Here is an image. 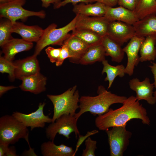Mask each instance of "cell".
Segmentation results:
<instances>
[{
    "label": "cell",
    "mask_w": 156,
    "mask_h": 156,
    "mask_svg": "<svg viewBox=\"0 0 156 156\" xmlns=\"http://www.w3.org/2000/svg\"><path fill=\"white\" fill-rule=\"evenodd\" d=\"M120 107L109 109L105 114L98 116L95 119L96 127L100 130L105 131L110 127L124 125L133 119H140L142 123L149 125L150 120L146 109L131 96L125 100Z\"/></svg>",
    "instance_id": "obj_1"
},
{
    "label": "cell",
    "mask_w": 156,
    "mask_h": 156,
    "mask_svg": "<svg viewBox=\"0 0 156 156\" xmlns=\"http://www.w3.org/2000/svg\"><path fill=\"white\" fill-rule=\"evenodd\" d=\"M97 92L98 94L95 96H84L80 98V110L74 115L77 120L87 112H89L94 116L102 115L108 111L111 105L116 103L122 104L127 98L108 91L102 85L98 87Z\"/></svg>",
    "instance_id": "obj_2"
},
{
    "label": "cell",
    "mask_w": 156,
    "mask_h": 156,
    "mask_svg": "<svg viewBox=\"0 0 156 156\" xmlns=\"http://www.w3.org/2000/svg\"><path fill=\"white\" fill-rule=\"evenodd\" d=\"M77 88V86L75 85L61 94L47 95L53 106L52 122L64 114L75 115L76 110L79 108L80 98Z\"/></svg>",
    "instance_id": "obj_3"
},
{
    "label": "cell",
    "mask_w": 156,
    "mask_h": 156,
    "mask_svg": "<svg viewBox=\"0 0 156 156\" xmlns=\"http://www.w3.org/2000/svg\"><path fill=\"white\" fill-rule=\"evenodd\" d=\"M78 16L75 17L65 26L57 28L55 23L50 25L44 29L42 36L36 42L34 54L37 56L46 47L50 45L62 46L70 34L69 32L75 28Z\"/></svg>",
    "instance_id": "obj_4"
},
{
    "label": "cell",
    "mask_w": 156,
    "mask_h": 156,
    "mask_svg": "<svg viewBox=\"0 0 156 156\" xmlns=\"http://www.w3.org/2000/svg\"><path fill=\"white\" fill-rule=\"evenodd\" d=\"M27 127L13 115H6L0 118V144H15L21 138L29 140Z\"/></svg>",
    "instance_id": "obj_5"
},
{
    "label": "cell",
    "mask_w": 156,
    "mask_h": 156,
    "mask_svg": "<svg viewBox=\"0 0 156 156\" xmlns=\"http://www.w3.org/2000/svg\"><path fill=\"white\" fill-rule=\"evenodd\" d=\"M25 1L26 0H16L9 3H0V18L9 19L13 24L17 20L24 21L31 16H36L41 18L45 17L46 14L43 10L36 12L24 8L22 6Z\"/></svg>",
    "instance_id": "obj_6"
},
{
    "label": "cell",
    "mask_w": 156,
    "mask_h": 156,
    "mask_svg": "<svg viewBox=\"0 0 156 156\" xmlns=\"http://www.w3.org/2000/svg\"><path fill=\"white\" fill-rule=\"evenodd\" d=\"M77 120L74 116L66 114L62 115L46 128L47 138L54 142L56 134L58 133L69 139L70 134L74 132L77 138L80 135L77 125Z\"/></svg>",
    "instance_id": "obj_7"
},
{
    "label": "cell",
    "mask_w": 156,
    "mask_h": 156,
    "mask_svg": "<svg viewBox=\"0 0 156 156\" xmlns=\"http://www.w3.org/2000/svg\"><path fill=\"white\" fill-rule=\"evenodd\" d=\"M127 125L114 127L110 130L105 131L111 156H122L127 149L132 135L131 133L126 129Z\"/></svg>",
    "instance_id": "obj_8"
},
{
    "label": "cell",
    "mask_w": 156,
    "mask_h": 156,
    "mask_svg": "<svg viewBox=\"0 0 156 156\" xmlns=\"http://www.w3.org/2000/svg\"><path fill=\"white\" fill-rule=\"evenodd\" d=\"M46 103H40L38 109L28 114L18 112H14L12 114L15 118L22 123L26 127H30L31 131L36 128H44L46 123L52 122V118L44 115L43 109Z\"/></svg>",
    "instance_id": "obj_9"
},
{
    "label": "cell",
    "mask_w": 156,
    "mask_h": 156,
    "mask_svg": "<svg viewBox=\"0 0 156 156\" xmlns=\"http://www.w3.org/2000/svg\"><path fill=\"white\" fill-rule=\"evenodd\" d=\"M77 14L78 16L75 28L89 29L103 37L107 35L110 21L104 16H90Z\"/></svg>",
    "instance_id": "obj_10"
},
{
    "label": "cell",
    "mask_w": 156,
    "mask_h": 156,
    "mask_svg": "<svg viewBox=\"0 0 156 156\" xmlns=\"http://www.w3.org/2000/svg\"><path fill=\"white\" fill-rule=\"evenodd\" d=\"M107 35L121 46L135 36L133 25L118 21L110 22Z\"/></svg>",
    "instance_id": "obj_11"
},
{
    "label": "cell",
    "mask_w": 156,
    "mask_h": 156,
    "mask_svg": "<svg viewBox=\"0 0 156 156\" xmlns=\"http://www.w3.org/2000/svg\"><path fill=\"white\" fill-rule=\"evenodd\" d=\"M145 38L135 35L130 40L127 45L122 49L127 57L125 73L130 76L133 74L135 66H137L140 62L138 53Z\"/></svg>",
    "instance_id": "obj_12"
},
{
    "label": "cell",
    "mask_w": 156,
    "mask_h": 156,
    "mask_svg": "<svg viewBox=\"0 0 156 156\" xmlns=\"http://www.w3.org/2000/svg\"><path fill=\"white\" fill-rule=\"evenodd\" d=\"M129 85L130 88L135 92L137 101L145 100L149 104H155L156 99L153 91L154 84L150 83L148 78L146 77L141 81L137 78H133L130 80Z\"/></svg>",
    "instance_id": "obj_13"
},
{
    "label": "cell",
    "mask_w": 156,
    "mask_h": 156,
    "mask_svg": "<svg viewBox=\"0 0 156 156\" xmlns=\"http://www.w3.org/2000/svg\"><path fill=\"white\" fill-rule=\"evenodd\" d=\"M37 56L33 55L25 58L16 60L14 62L16 68L14 71L15 79H21L40 72V68Z\"/></svg>",
    "instance_id": "obj_14"
},
{
    "label": "cell",
    "mask_w": 156,
    "mask_h": 156,
    "mask_svg": "<svg viewBox=\"0 0 156 156\" xmlns=\"http://www.w3.org/2000/svg\"><path fill=\"white\" fill-rule=\"evenodd\" d=\"M33 46V42H28L22 38H13L1 47L5 58L9 61L12 62L16 54L29 50Z\"/></svg>",
    "instance_id": "obj_15"
},
{
    "label": "cell",
    "mask_w": 156,
    "mask_h": 156,
    "mask_svg": "<svg viewBox=\"0 0 156 156\" xmlns=\"http://www.w3.org/2000/svg\"><path fill=\"white\" fill-rule=\"evenodd\" d=\"M104 16L110 22L118 21L132 25L139 20L133 11L120 6L116 7L107 6Z\"/></svg>",
    "instance_id": "obj_16"
},
{
    "label": "cell",
    "mask_w": 156,
    "mask_h": 156,
    "mask_svg": "<svg viewBox=\"0 0 156 156\" xmlns=\"http://www.w3.org/2000/svg\"><path fill=\"white\" fill-rule=\"evenodd\" d=\"M20 80L22 82L19 87L23 91L37 94L46 90L47 78L40 72L23 77Z\"/></svg>",
    "instance_id": "obj_17"
},
{
    "label": "cell",
    "mask_w": 156,
    "mask_h": 156,
    "mask_svg": "<svg viewBox=\"0 0 156 156\" xmlns=\"http://www.w3.org/2000/svg\"><path fill=\"white\" fill-rule=\"evenodd\" d=\"M43 30L37 25L29 26L16 21L13 24L11 32L19 34L26 41L36 43L42 36Z\"/></svg>",
    "instance_id": "obj_18"
},
{
    "label": "cell",
    "mask_w": 156,
    "mask_h": 156,
    "mask_svg": "<svg viewBox=\"0 0 156 156\" xmlns=\"http://www.w3.org/2000/svg\"><path fill=\"white\" fill-rule=\"evenodd\" d=\"M64 43L68 47L70 62L79 64L80 59L89 47L80 39L72 34H70Z\"/></svg>",
    "instance_id": "obj_19"
},
{
    "label": "cell",
    "mask_w": 156,
    "mask_h": 156,
    "mask_svg": "<svg viewBox=\"0 0 156 156\" xmlns=\"http://www.w3.org/2000/svg\"><path fill=\"white\" fill-rule=\"evenodd\" d=\"M73 5V11L76 15L79 14L86 16H104L107 7L105 4L97 2L93 4L80 3Z\"/></svg>",
    "instance_id": "obj_20"
},
{
    "label": "cell",
    "mask_w": 156,
    "mask_h": 156,
    "mask_svg": "<svg viewBox=\"0 0 156 156\" xmlns=\"http://www.w3.org/2000/svg\"><path fill=\"white\" fill-rule=\"evenodd\" d=\"M133 25L135 36L144 38L156 36V15L147 16L139 20Z\"/></svg>",
    "instance_id": "obj_21"
},
{
    "label": "cell",
    "mask_w": 156,
    "mask_h": 156,
    "mask_svg": "<svg viewBox=\"0 0 156 156\" xmlns=\"http://www.w3.org/2000/svg\"><path fill=\"white\" fill-rule=\"evenodd\" d=\"M40 150L43 156H74L75 152L71 147L63 144L57 145L51 140L43 143Z\"/></svg>",
    "instance_id": "obj_22"
},
{
    "label": "cell",
    "mask_w": 156,
    "mask_h": 156,
    "mask_svg": "<svg viewBox=\"0 0 156 156\" xmlns=\"http://www.w3.org/2000/svg\"><path fill=\"white\" fill-rule=\"evenodd\" d=\"M102 44L105 56H110L113 62L120 63L122 61L125 53L120 44L106 35L103 37Z\"/></svg>",
    "instance_id": "obj_23"
},
{
    "label": "cell",
    "mask_w": 156,
    "mask_h": 156,
    "mask_svg": "<svg viewBox=\"0 0 156 156\" xmlns=\"http://www.w3.org/2000/svg\"><path fill=\"white\" fill-rule=\"evenodd\" d=\"M105 55L102 44L89 47L80 59L79 63L88 65L97 62H102L105 59Z\"/></svg>",
    "instance_id": "obj_24"
},
{
    "label": "cell",
    "mask_w": 156,
    "mask_h": 156,
    "mask_svg": "<svg viewBox=\"0 0 156 156\" xmlns=\"http://www.w3.org/2000/svg\"><path fill=\"white\" fill-rule=\"evenodd\" d=\"M156 36H147L142 44L140 50V62L154 60L156 58Z\"/></svg>",
    "instance_id": "obj_25"
},
{
    "label": "cell",
    "mask_w": 156,
    "mask_h": 156,
    "mask_svg": "<svg viewBox=\"0 0 156 156\" xmlns=\"http://www.w3.org/2000/svg\"><path fill=\"white\" fill-rule=\"evenodd\" d=\"M80 39L89 47L102 44L103 37L92 30L75 28L71 34Z\"/></svg>",
    "instance_id": "obj_26"
},
{
    "label": "cell",
    "mask_w": 156,
    "mask_h": 156,
    "mask_svg": "<svg viewBox=\"0 0 156 156\" xmlns=\"http://www.w3.org/2000/svg\"><path fill=\"white\" fill-rule=\"evenodd\" d=\"M103 66V69L101 72L103 74L106 73L107 76L104 80L108 81L109 85L108 89L110 88L116 77L118 76L120 77H123L125 75V67L122 64L114 66L110 65L107 60L105 59L102 62Z\"/></svg>",
    "instance_id": "obj_27"
},
{
    "label": "cell",
    "mask_w": 156,
    "mask_h": 156,
    "mask_svg": "<svg viewBox=\"0 0 156 156\" xmlns=\"http://www.w3.org/2000/svg\"><path fill=\"white\" fill-rule=\"evenodd\" d=\"M133 11L139 20L150 15H156V0H139Z\"/></svg>",
    "instance_id": "obj_28"
},
{
    "label": "cell",
    "mask_w": 156,
    "mask_h": 156,
    "mask_svg": "<svg viewBox=\"0 0 156 156\" xmlns=\"http://www.w3.org/2000/svg\"><path fill=\"white\" fill-rule=\"evenodd\" d=\"M1 19L0 22V46L1 47L13 38L11 36L13 24L9 19Z\"/></svg>",
    "instance_id": "obj_29"
},
{
    "label": "cell",
    "mask_w": 156,
    "mask_h": 156,
    "mask_svg": "<svg viewBox=\"0 0 156 156\" xmlns=\"http://www.w3.org/2000/svg\"><path fill=\"white\" fill-rule=\"evenodd\" d=\"M15 68L16 66L14 62L9 61L4 56L0 55V72L1 73L8 74L10 80L13 81L15 79L14 75Z\"/></svg>",
    "instance_id": "obj_30"
},
{
    "label": "cell",
    "mask_w": 156,
    "mask_h": 156,
    "mask_svg": "<svg viewBox=\"0 0 156 156\" xmlns=\"http://www.w3.org/2000/svg\"><path fill=\"white\" fill-rule=\"evenodd\" d=\"M97 142L88 137L85 140L86 148L83 150L82 156H95V151L97 148Z\"/></svg>",
    "instance_id": "obj_31"
},
{
    "label": "cell",
    "mask_w": 156,
    "mask_h": 156,
    "mask_svg": "<svg viewBox=\"0 0 156 156\" xmlns=\"http://www.w3.org/2000/svg\"><path fill=\"white\" fill-rule=\"evenodd\" d=\"M61 48H55L49 46L46 48L45 51L50 62L52 63L56 62L60 56Z\"/></svg>",
    "instance_id": "obj_32"
},
{
    "label": "cell",
    "mask_w": 156,
    "mask_h": 156,
    "mask_svg": "<svg viewBox=\"0 0 156 156\" xmlns=\"http://www.w3.org/2000/svg\"><path fill=\"white\" fill-rule=\"evenodd\" d=\"M61 48L60 56L58 60L55 62V64L57 66L61 65L66 59L69 58L70 57L69 52L67 44L64 43Z\"/></svg>",
    "instance_id": "obj_33"
},
{
    "label": "cell",
    "mask_w": 156,
    "mask_h": 156,
    "mask_svg": "<svg viewBox=\"0 0 156 156\" xmlns=\"http://www.w3.org/2000/svg\"><path fill=\"white\" fill-rule=\"evenodd\" d=\"M94 0H64L62 1L54 4V8L58 9L64 6L69 3H72L73 5L77 4L78 3H83L86 4L92 3L95 2Z\"/></svg>",
    "instance_id": "obj_34"
},
{
    "label": "cell",
    "mask_w": 156,
    "mask_h": 156,
    "mask_svg": "<svg viewBox=\"0 0 156 156\" xmlns=\"http://www.w3.org/2000/svg\"><path fill=\"white\" fill-rule=\"evenodd\" d=\"M139 0H118V4L127 9L133 11Z\"/></svg>",
    "instance_id": "obj_35"
},
{
    "label": "cell",
    "mask_w": 156,
    "mask_h": 156,
    "mask_svg": "<svg viewBox=\"0 0 156 156\" xmlns=\"http://www.w3.org/2000/svg\"><path fill=\"white\" fill-rule=\"evenodd\" d=\"M98 132L99 131L98 130H94L90 131H88L87 134L84 136H82L80 135H79L78 136L79 138L76 145V148L75 150V151L74 156L75 155L80 146L86 139L88 138L90 136L95 134Z\"/></svg>",
    "instance_id": "obj_36"
},
{
    "label": "cell",
    "mask_w": 156,
    "mask_h": 156,
    "mask_svg": "<svg viewBox=\"0 0 156 156\" xmlns=\"http://www.w3.org/2000/svg\"><path fill=\"white\" fill-rule=\"evenodd\" d=\"M152 65H150L149 67L151 68V70L153 74L154 77V87L155 88V90L154 92V96L156 99V63L152 62Z\"/></svg>",
    "instance_id": "obj_37"
},
{
    "label": "cell",
    "mask_w": 156,
    "mask_h": 156,
    "mask_svg": "<svg viewBox=\"0 0 156 156\" xmlns=\"http://www.w3.org/2000/svg\"><path fill=\"white\" fill-rule=\"evenodd\" d=\"M95 1L103 3L107 6L114 7L118 3V0H94Z\"/></svg>",
    "instance_id": "obj_38"
},
{
    "label": "cell",
    "mask_w": 156,
    "mask_h": 156,
    "mask_svg": "<svg viewBox=\"0 0 156 156\" xmlns=\"http://www.w3.org/2000/svg\"><path fill=\"white\" fill-rule=\"evenodd\" d=\"M42 2V6L47 8L49 7L51 4H55L60 2V0H40Z\"/></svg>",
    "instance_id": "obj_39"
},
{
    "label": "cell",
    "mask_w": 156,
    "mask_h": 156,
    "mask_svg": "<svg viewBox=\"0 0 156 156\" xmlns=\"http://www.w3.org/2000/svg\"><path fill=\"white\" fill-rule=\"evenodd\" d=\"M16 148L14 146L8 147L5 156H17Z\"/></svg>",
    "instance_id": "obj_40"
},
{
    "label": "cell",
    "mask_w": 156,
    "mask_h": 156,
    "mask_svg": "<svg viewBox=\"0 0 156 156\" xmlns=\"http://www.w3.org/2000/svg\"><path fill=\"white\" fill-rule=\"evenodd\" d=\"M17 87L14 86H0V96L2 95L8 91L16 88Z\"/></svg>",
    "instance_id": "obj_41"
},
{
    "label": "cell",
    "mask_w": 156,
    "mask_h": 156,
    "mask_svg": "<svg viewBox=\"0 0 156 156\" xmlns=\"http://www.w3.org/2000/svg\"><path fill=\"white\" fill-rule=\"evenodd\" d=\"M9 145L0 144V156H5Z\"/></svg>",
    "instance_id": "obj_42"
},
{
    "label": "cell",
    "mask_w": 156,
    "mask_h": 156,
    "mask_svg": "<svg viewBox=\"0 0 156 156\" xmlns=\"http://www.w3.org/2000/svg\"><path fill=\"white\" fill-rule=\"evenodd\" d=\"M16 0H0V3H4L12 2Z\"/></svg>",
    "instance_id": "obj_43"
},
{
    "label": "cell",
    "mask_w": 156,
    "mask_h": 156,
    "mask_svg": "<svg viewBox=\"0 0 156 156\" xmlns=\"http://www.w3.org/2000/svg\"><path fill=\"white\" fill-rule=\"evenodd\" d=\"M155 47L156 48V42H155Z\"/></svg>",
    "instance_id": "obj_44"
}]
</instances>
